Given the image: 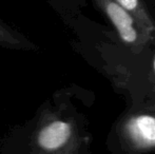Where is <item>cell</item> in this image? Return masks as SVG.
<instances>
[{
  "label": "cell",
  "mask_w": 155,
  "mask_h": 154,
  "mask_svg": "<svg viewBox=\"0 0 155 154\" xmlns=\"http://www.w3.org/2000/svg\"><path fill=\"white\" fill-rule=\"evenodd\" d=\"M93 1L107 15L113 27L116 29L120 38L126 43L135 44L145 38L135 19L115 0H93Z\"/></svg>",
  "instance_id": "1"
},
{
  "label": "cell",
  "mask_w": 155,
  "mask_h": 154,
  "mask_svg": "<svg viewBox=\"0 0 155 154\" xmlns=\"http://www.w3.org/2000/svg\"><path fill=\"white\" fill-rule=\"evenodd\" d=\"M127 133L139 148L155 147V117L147 114L134 117L127 125Z\"/></svg>",
  "instance_id": "2"
},
{
  "label": "cell",
  "mask_w": 155,
  "mask_h": 154,
  "mask_svg": "<svg viewBox=\"0 0 155 154\" xmlns=\"http://www.w3.org/2000/svg\"><path fill=\"white\" fill-rule=\"evenodd\" d=\"M135 19L146 39L155 38V25L143 0H115Z\"/></svg>",
  "instance_id": "3"
},
{
  "label": "cell",
  "mask_w": 155,
  "mask_h": 154,
  "mask_svg": "<svg viewBox=\"0 0 155 154\" xmlns=\"http://www.w3.org/2000/svg\"><path fill=\"white\" fill-rule=\"evenodd\" d=\"M71 133L68 123L55 121L45 128L39 135V143L45 149H56L64 144Z\"/></svg>",
  "instance_id": "4"
}]
</instances>
